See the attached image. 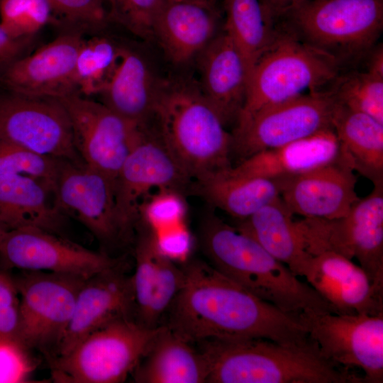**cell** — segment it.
I'll list each match as a JSON object with an SVG mask.
<instances>
[{
  "mask_svg": "<svg viewBox=\"0 0 383 383\" xmlns=\"http://www.w3.org/2000/svg\"><path fill=\"white\" fill-rule=\"evenodd\" d=\"M183 270L182 285L163 325L185 340L265 338L288 345L314 344L299 315L260 299L209 263L192 261Z\"/></svg>",
  "mask_w": 383,
  "mask_h": 383,
  "instance_id": "1",
  "label": "cell"
},
{
  "mask_svg": "<svg viewBox=\"0 0 383 383\" xmlns=\"http://www.w3.org/2000/svg\"><path fill=\"white\" fill-rule=\"evenodd\" d=\"M201 243L212 267L282 311L297 316L308 310L335 313L307 282L255 239L219 218L211 215L205 219Z\"/></svg>",
  "mask_w": 383,
  "mask_h": 383,
  "instance_id": "2",
  "label": "cell"
},
{
  "mask_svg": "<svg viewBox=\"0 0 383 383\" xmlns=\"http://www.w3.org/2000/svg\"><path fill=\"white\" fill-rule=\"evenodd\" d=\"M209 383H360L362 377L325 359L316 345H288L265 338L199 342Z\"/></svg>",
  "mask_w": 383,
  "mask_h": 383,
  "instance_id": "3",
  "label": "cell"
},
{
  "mask_svg": "<svg viewBox=\"0 0 383 383\" xmlns=\"http://www.w3.org/2000/svg\"><path fill=\"white\" fill-rule=\"evenodd\" d=\"M153 116L161 140L191 179L232 166V133L199 84L161 81Z\"/></svg>",
  "mask_w": 383,
  "mask_h": 383,
  "instance_id": "4",
  "label": "cell"
},
{
  "mask_svg": "<svg viewBox=\"0 0 383 383\" xmlns=\"http://www.w3.org/2000/svg\"><path fill=\"white\" fill-rule=\"evenodd\" d=\"M277 27L272 43L250 73L245 101L235 126L306 90L328 88L340 75L341 65L335 58L304 43L280 23Z\"/></svg>",
  "mask_w": 383,
  "mask_h": 383,
  "instance_id": "5",
  "label": "cell"
},
{
  "mask_svg": "<svg viewBox=\"0 0 383 383\" xmlns=\"http://www.w3.org/2000/svg\"><path fill=\"white\" fill-rule=\"evenodd\" d=\"M277 23L342 65L375 46L383 28V0H306Z\"/></svg>",
  "mask_w": 383,
  "mask_h": 383,
  "instance_id": "6",
  "label": "cell"
},
{
  "mask_svg": "<svg viewBox=\"0 0 383 383\" xmlns=\"http://www.w3.org/2000/svg\"><path fill=\"white\" fill-rule=\"evenodd\" d=\"M162 325L148 328L121 318L91 333L66 353L49 361L52 379L60 383H119L133 373Z\"/></svg>",
  "mask_w": 383,
  "mask_h": 383,
  "instance_id": "7",
  "label": "cell"
},
{
  "mask_svg": "<svg viewBox=\"0 0 383 383\" xmlns=\"http://www.w3.org/2000/svg\"><path fill=\"white\" fill-rule=\"evenodd\" d=\"M296 221L308 253L330 251L356 259L383 293V183L374 184L343 216Z\"/></svg>",
  "mask_w": 383,
  "mask_h": 383,
  "instance_id": "8",
  "label": "cell"
},
{
  "mask_svg": "<svg viewBox=\"0 0 383 383\" xmlns=\"http://www.w3.org/2000/svg\"><path fill=\"white\" fill-rule=\"evenodd\" d=\"M337 104L329 87L258 111L234 126L232 157L236 155L240 162L260 151L333 130Z\"/></svg>",
  "mask_w": 383,
  "mask_h": 383,
  "instance_id": "9",
  "label": "cell"
},
{
  "mask_svg": "<svg viewBox=\"0 0 383 383\" xmlns=\"http://www.w3.org/2000/svg\"><path fill=\"white\" fill-rule=\"evenodd\" d=\"M13 279L20 297V339L50 361L57 355L85 279L43 271H24Z\"/></svg>",
  "mask_w": 383,
  "mask_h": 383,
  "instance_id": "10",
  "label": "cell"
},
{
  "mask_svg": "<svg viewBox=\"0 0 383 383\" xmlns=\"http://www.w3.org/2000/svg\"><path fill=\"white\" fill-rule=\"evenodd\" d=\"M299 320L325 359L347 370H362L363 382H383V313L308 310Z\"/></svg>",
  "mask_w": 383,
  "mask_h": 383,
  "instance_id": "11",
  "label": "cell"
},
{
  "mask_svg": "<svg viewBox=\"0 0 383 383\" xmlns=\"http://www.w3.org/2000/svg\"><path fill=\"white\" fill-rule=\"evenodd\" d=\"M0 140L37 154L84 162L66 109L57 98L0 94Z\"/></svg>",
  "mask_w": 383,
  "mask_h": 383,
  "instance_id": "12",
  "label": "cell"
},
{
  "mask_svg": "<svg viewBox=\"0 0 383 383\" xmlns=\"http://www.w3.org/2000/svg\"><path fill=\"white\" fill-rule=\"evenodd\" d=\"M59 99L69 115L74 144L83 162L115 182L146 125L128 121L103 103L79 94Z\"/></svg>",
  "mask_w": 383,
  "mask_h": 383,
  "instance_id": "13",
  "label": "cell"
},
{
  "mask_svg": "<svg viewBox=\"0 0 383 383\" xmlns=\"http://www.w3.org/2000/svg\"><path fill=\"white\" fill-rule=\"evenodd\" d=\"M53 232L35 227L0 228V264L5 268L68 274L84 279L120 264Z\"/></svg>",
  "mask_w": 383,
  "mask_h": 383,
  "instance_id": "14",
  "label": "cell"
},
{
  "mask_svg": "<svg viewBox=\"0 0 383 383\" xmlns=\"http://www.w3.org/2000/svg\"><path fill=\"white\" fill-rule=\"evenodd\" d=\"M189 180L158 134L145 126L115 179L116 212L123 242L131 239L140 206L151 190H180Z\"/></svg>",
  "mask_w": 383,
  "mask_h": 383,
  "instance_id": "15",
  "label": "cell"
},
{
  "mask_svg": "<svg viewBox=\"0 0 383 383\" xmlns=\"http://www.w3.org/2000/svg\"><path fill=\"white\" fill-rule=\"evenodd\" d=\"M54 196L57 209L85 226L101 244L123 242L113 179L84 162L62 159L54 182Z\"/></svg>",
  "mask_w": 383,
  "mask_h": 383,
  "instance_id": "16",
  "label": "cell"
},
{
  "mask_svg": "<svg viewBox=\"0 0 383 383\" xmlns=\"http://www.w3.org/2000/svg\"><path fill=\"white\" fill-rule=\"evenodd\" d=\"M84 38L82 31L68 28L6 66L0 72V83L7 91L28 96L60 99L78 94L75 65Z\"/></svg>",
  "mask_w": 383,
  "mask_h": 383,
  "instance_id": "17",
  "label": "cell"
},
{
  "mask_svg": "<svg viewBox=\"0 0 383 383\" xmlns=\"http://www.w3.org/2000/svg\"><path fill=\"white\" fill-rule=\"evenodd\" d=\"M355 172L339 155L328 164L278 179L281 199L293 215L319 218L343 216L360 199Z\"/></svg>",
  "mask_w": 383,
  "mask_h": 383,
  "instance_id": "18",
  "label": "cell"
},
{
  "mask_svg": "<svg viewBox=\"0 0 383 383\" xmlns=\"http://www.w3.org/2000/svg\"><path fill=\"white\" fill-rule=\"evenodd\" d=\"M126 318L135 319L134 294L131 275L120 263L84 281L55 357L66 353L97 329Z\"/></svg>",
  "mask_w": 383,
  "mask_h": 383,
  "instance_id": "19",
  "label": "cell"
},
{
  "mask_svg": "<svg viewBox=\"0 0 383 383\" xmlns=\"http://www.w3.org/2000/svg\"><path fill=\"white\" fill-rule=\"evenodd\" d=\"M135 261L131 275L135 317L143 325L155 328L162 326L182 285L183 267L161 252L153 232L143 223L138 228Z\"/></svg>",
  "mask_w": 383,
  "mask_h": 383,
  "instance_id": "20",
  "label": "cell"
},
{
  "mask_svg": "<svg viewBox=\"0 0 383 383\" xmlns=\"http://www.w3.org/2000/svg\"><path fill=\"white\" fill-rule=\"evenodd\" d=\"M304 277L335 313H383V293L360 265L341 255L326 251L311 255Z\"/></svg>",
  "mask_w": 383,
  "mask_h": 383,
  "instance_id": "21",
  "label": "cell"
},
{
  "mask_svg": "<svg viewBox=\"0 0 383 383\" xmlns=\"http://www.w3.org/2000/svg\"><path fill=\"white\" fill-rule=\"evenodd\" d=\"M199 56L201 92L225 126H235L248 84V74L241 55L223 28Z\"/></svg>",
  "mask_w": 383,
  "mask_h": 383,
  "instance_id": "22",
  "label": "cell"
},
{
  "mask_svg": "<svg viewBox=\"0 0 383 383\" xmlns=\"http://www.w3.org/2000/svg\"><path fill=\"white\" fill-rule=\"evenodd\" d=\"M220 32L218 15L211 2L165 1L155 19L153 37L172 62L182 65L199 55Z\"/></svg>",
  "mask_w": 383,
  "mask_h": 383,
  "instance_id": "23",
  "label": "cell"
},
{
  "mask_svg": "<svg viewBox=\"0 0 383 383\" xmlns=\"http://www.w3.org/2000/svg\"><path fill=\"white\" fill-rule=\"evenodd\" d=\"M68 218L57 207L54 183L27 175L0 177V228H42L60 235Z\"/></svg>",
  "mask_w": 383,
  "mask_h": 383,
  "instance_id": "24",
  "label": "cell"
},
{
  "mask_svg": "<svg viewBox=\"0 0 383 383\" xmlns=\"http://www.w3.org/2000/svg\"><path fill=\"white\" fill-rule=\"evenodd\" d=\"M340 148L333 130L260 151L231 170L235 174L280 179L307 172L338 158Z\"/></svg>",
  "mask_w": 383,
  "mask_h": 383,
  "instance_id": "25",
  "label": "cell"
},
{
  "mask_svg": "<svg viewBox=\"0 0 383 383\" xmlns=\"http://www.w3.org/2000/svg\"><path fill=\"white\" fill-rule=\"evenodd\" d=\"M160 82L145 57L123 45L120 63L99 94L101 103L128 121L148 125L154 116Z\"/></svg>",
  "mask_w": 383,
  "mask_h": 383,
  "instance_id": "26",
  "label": "cell"
},
{
  "mask_svg": "<svg viewBox=\"0 0 383 383\" xmlns=\"http://www.w3.org/2000/svg\"><path fill=\"white\" fill-rule=\"evenodd\" d=\"M236 228L255 239L295 275H306L311 255L281 196L240 221Z\"/></svg>",
  "mask_w": 383,
  "mask_h": 383,
  "instance_id": "27",
  "label": "cell"
},
{
  "mask_svg": "<svg viewBox=\"0 0 383 383\" xmlns=\"http://www.w3.org/2000/svg\"><path fill=\"white\" fill-rule=\"evenodd\" d=\"M166 326L133 372L138 383H204L209 374L204 354Z\"/></svg>",
  "mask_w": 383,
  "mask_h": 383,
  "instance_id": "28",
  "label": "cell"
},
{
  "mask_svg": "<svg viewBox=\"0 0 383 383\" xmlns=\"http://www.w3.org/2000/svg\"><path fill=\"white\" fill-rule=\"evenodd\" d=\"M332 123L340 155L373 185L382 184L383 123L338 102Z\"/></svg>",
  "mask_w": 383,
  "mask_h": 383,
  "instance_id": "29",
  "label": "cell"
},
{
  "mask_svg": "<svg viewBox=\"0 0 383 383\" xmlns=\"http://www.w3.org/2000/svg\"><path fill=\"white\" fill-rule=\"evenodd\" d=\"M196 181L212 206L240 221L280 197L278 179L238 174L231 167Z\"/></svg>",
  "mask_w": 383,
  "mask_h": 383,
  "instance_id": "30",
  "label": "cell"
},
{
  "mask_svg": "<svg viewBox=\"0 0 383 383\" xmlns=\"http://www.w3.org/2000/svg\"><path fill=\"white\" fill-rule=\"evenodd\" d=\"M223 30L245 65L248 79L262 54L272 43L277 24L265 11L260 0H224Z\"/></svg>",
  "mask_w": 383,
  "mask_h": 383,
  "instance_id": "31",
  "label": "cell"
},
{
  "mask_svg": "<svg viewBox=\"0 0 383 383\" xmlns=\"http://www.w3.org/2000/svg\"><path fill=\"white\" fill-rule=\"evenodd\" d=\"M123 44L99 33L84 38L74 71L77 94L89 97L107 87L121 60Z\"/></svg>",
  "mask_w": 383,
  "mask_h": 383,
  "instance_id": "32",
  "label": "cell"
},
{
  "mask_svg": "<svg viewBox=\"0 0 383 383\" xmlns=\"http://www.w3.org/2000/svg\"><path fill=\"white\" fill-rule=\"evenodd\" d=\"M337 101L383 123V77L367 70L340 75L330 87Z\"/></svg>",
  "mask_w": 383,
  "mask_h": 383,
  "instance_id": "33",
  "label": "cell"
},
{
  "mask_svg": "<svg viewBox=\"0 0 383 383\" xmlns=\"http://www.w3.org/2000/svg\"><path fill=\"white\" fill-rule=\"evenodd\" d=\"M52 19L48 0H0V26L14 38L35 37Z\"/></svg>",
  "mask_w": 383,
  "mask_h": 383,
  "instance_id": "34",
  "label": "cell"
},
{
  "mask_svg": "<svg viewBox=\"0 0 383 383\" xmlns=\"http://www.w3.org/2000/svg\"><path fill=\"white\" fill-rule=\"evenodd\" d=\"M109 21L121 26L133 35L154 39L155 19L165 0H105Z\"/></svg>",
  "mask_w": 383,
  "mask_h": 383,
  "instance_id": "35",
  "label": "cell"
},
{
  "mask_svg": "<svg viewBox=\"0 0 383 383\" xmlns=\"http://www.w3.org/2000/svg\"><path fill=\"white\" fill-rule=\"evenodd\" d=\"M61 160L0 140V177L27 175L54 183Z\"/></svg>",
  "mask_w": 383,
  "mask_h": 383,
  "instance_id": "36",
  "label": "cell"
},
{
  "mask_svg": "<svg viewBox=\"0 0 383 383\" xmlns=\"http://www.w3.org/2000/svg\"><path fill=\"white\" fill-rule=\"evenodd\" d=\"M148 197L140 206L138 221L153 232L186 222L187 206L180 190L159 189Z\"/></svg>",
  "mask_w": 383,
  "mask_h": 383,
  "instance_id": "37",
  "label": "cell"
},
{
  "mask_svg": "<svg viewBox=\"0 0 383 383\" xmlns=\"http://www.w3.org/2000/svg\"><path fill=\"white\" fill-rule=\"evenodd\" d=\"M53 15L84 32L99 33L109 21L104 0H48Z\"/></svg>",
  "mask_w": 383,
  "mask_h": 383,
  "instance_id": "38",
  "label": "cell"
},
{
  "mask_svg": "<svg viewBox=\"0 0 383 383\" xmlns=\"http://www.w3.org/2000/svg\"><path fill=\"white\" fill-rule=\"evenodd\" d=\"M31 350L18 338L0 336V383L33 382L38 362Z\"/></svg>",
  "mask_w": 383,
  "mask_h": 383,
  "instance_id": "39",
  "label": "cell"
},
{
  "mask_svg": "<svg viewBox=\"0 0 383 383\" xmlns=\"http://www.w3.org/2000/svg\"><path fill=\"white\" fill-rule=\"evenodd\" d=\"M20 297L15 280L0 270V336L20 339Z\"/></svg>",
  "mask_w": 383,
  "mask_h": 383,
  "instance_id": "40",
  "label": "cell"
},
{
  "mask_svg": "<svg viewBox=\"0 0 383 383\" xmlns=\"http://www.w3.org/2000/svg\"><path fill=\"white\" fill-rule=\"evenodd\" d=\"M153 233L163 255L176 262L187 260L192 248V237L186 222Z\"/></svg>",
  "mask_w": 383,
  "mask_h": 383,
  "instance_id": "41",
  "label": "cell"
},
{
  "mask_svg": "<svg viewBox=\"0 0 383 383\" xmlns=\"http://www.w3.org/2000/svg\"><path fill=\"white\" fill-rule=\"evenodd\" d=\"M35 37L14 38L0 26V72L13 61L30 53Z\"/></svg>",
  "mask_w": 383,
  "mask_h": 383,
  "instance_id": "42",
  "label": "cell"
},
{
  "mask_svg": "<svg viewBox=\"0 0 383 383\" xmlns=\"http://www.w3.org/2000/svg\"><path fill=\"white\" fill-rule=\"evenodd\" d=\"M306 0H260L265 11L276 23L281 18Z\"/></svg>",
  "mask_w": 383,
  "mask_h": 383,
  "instance_id": "43",
  "label": "cell"
},
{
  "mask_svg": "<svg viewBox=\"0 0 383 383\" xmlns=\"http://www.w3.org/2000/svg\"><path fill=\"white\" fill-rule=\"evenodd\" d=\"M369 60L367 65V71L383 77V48L382 45L374 46L369 52Z\"/></svg>",
  "mask_w": 383,
  "mask_h": 383,
  "instance_id": "44",
  "label": "cell"
},
{
  "mask_svg": "<svg viewBox=\"0 0 383 383\" xmlns=\"http://www.w3.org/2000/svg\"><path fill=\"white\" fill-rule=\"evenodd\" d=\"M165 1H184V0H165ZM189 1H206V2H213V0H189Z\"/></svg>",
  "mask_w": 383,
  "mask_h": 383,
  "instance_id": "45",
  "label": "cell"
}]
</instances>
